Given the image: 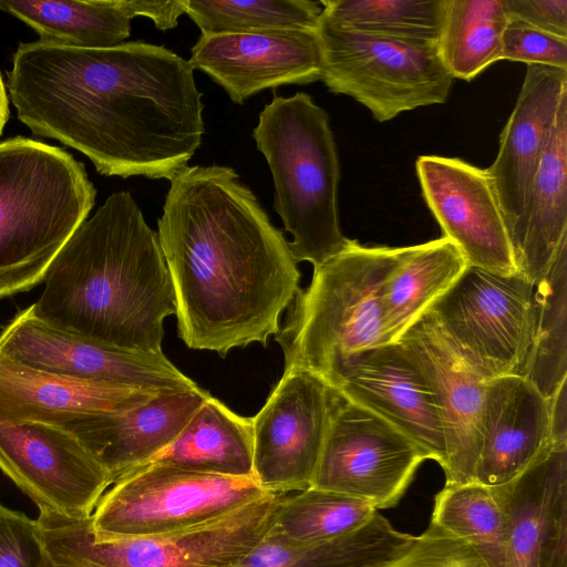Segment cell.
<instances>
[{
	"label": "cell",
	"instance_id": "10",
	"mask_svg": "<svg viewBox=\"0 0 567 567\" xmlns=\"http://www.w3.org/2000/svg\"><path fill=\"white\" fill-rule=\"evenodd\" d=\"M462 361L484 382L527 373L535 285L519 274L467 266L427 310Z\"/></svg>",
	"mask_w": 567,
	"mask_h": 567
},
{
	"label": "cell",
	"instance_id": "20",
	"mask_svg": "<svg viewBox=\"0 0 567 567\" xmlns=\"http://www.w3.org/2000/svg\"><path fill=\"white\" fill-rule=\"evenodd\" d=\"M567 97V70L530 64L516 104L486 168L506 223L511 245L517 237L546 143L561 102Z\"/></svg>",
	"mask_w": 567,
	"mask_h": 567
},
{
	"label": "cell",
	"instance_id": "2",
	"mask_svg": "<svg viewBox=\"0 0 567 567\" xmlns=\"http://www.w3.org/2000/svg\"><path fill=\"white\" fill-rule=\"evenodd\" d=\"M169 183L157 236L179 338L221 357L266 346L300 290L288 241L231 167L187 166Z\"/></svg>",
	"mask_w": 567,
	"mask_h": 567
},
{
	"label": "cell",
	"instance_id": "26",
	"mask_svg": "<svg viewBox=\"0 0 567 567\" xmlns=\"http://www.w3.org/2000/svg\"><path fill=\"white\" fill-rule=\"evenodd\" d=\"M413 539L377 512L359 529L318 543H292L269 529L234 567H386Z\"/></svg>",
	"mask_w": 567,
	"mask_h": 567
},
{
	"label": "cell",
	"instance_id": "1",
	"mask_svg": "<svg viewBox=\"0 0 567 567\" xmlns=\"http://www.w3.org/2000/svg\"><path fill=\"white\" fill-rule=\"evenodd\" d=\"M7 75L18 120L84 154L101 175L171 182L202 144L194 70L163 45L21 42Z\"/></svg>",
	"mask_w": 567,
	"mask_h": 567
},
{
	"label": "cell",
	"instance_id": "32",
	"mask_svg": "<svg viewBox=\"0 0 567 567\" xmlns=\"http://www.w3.org/2000/svg\"><path fill=\"white\" fill-rule=\"evenodd\" d=\"M377 512L365 501L310 486L281 496L270 529L292 543H318L359 529Z\"/></svg>",
	"mask_w": 567,
	"mask_h": 567
},
{
	"label": "cell",
	"instance_id": "19",
	"mask_svg": "<svg viewBox=\"0 0 567 567\" xmlns=\"http://www.w3.org/2000/svg\"><path fill=\"white\" fill-rule=\"evenodd\" d=\"M491 488L506 520L509 567H567V442H550L519 475Z\"/></svg>",
	"mask_w": 567,
	"mask_h": 567
},
{
	"label": "cell",
	"instance_id": "28",
	"mask_svg": "<svg viewBox=\"0 0 567 567\" xmlns=\"http://www.w3.org/2000/svg\"><path fill=\"white\" fill-rule=\"evenodd\" d=\"M0 10L28 24L40 40L64 45L111 48L131 34L122 0H0Z\"/></svg>",
	"mask_w": 567,
	"mask_h": 567
},
{
	"label": "cell",
	"instance_id": "34",
	"mask_svg": "<svg viewBox=\"0 0 567 567\" xmlns=\"http://www.w3.org/2000/svg\"><path fill=\"white\" fill-rule=\"evenodd\" d=\"M321 12L320 2L309 0H188L186 10L204 35L316 29Z\"/></svg>",
	"mask_w": 567,
	"mask_h": 567
},
{
	"label": "cell",
	"instance_id": "37",
	"mask_svg": "<svg viewBox=\"0 0 567 567\" xmlns=\"http://www.w3.org/2000/svg\"><path fill=\"white\" fill-rule=\"evenodd\" d=\"M41 559L37 519L0 502V567H40Z\"/></svg>",
	"mask_w": 567,
	"mask_h": 567
},
{
	"label": "cell",
	"instance_id": "35",
	"mask_svg": "<svg viewBox=\"0 0 567 567\" xmlns=\"http://www.w3.org/2000/svg\"><path fill=\"white\" fill-rule=\"evenodd\" d=\"M386 567H488L464 540L430 522L410 547Z\"/></svg>",
	"mask_w": 567,
	"mask_h": 567
},
{
	"label": "cell",
	"instance_id": "30",
	"mask_svg": "<svg viewBox=\"0 0 567 567\" xmlns=\"http://www.w3.org/2000/svg\"><path fill=\"white\" fill-rule=\"evenodd\" d=\"M431 522L464 540L488 567H509L506 520L489 486L445 485L435 496Z\"/></svg>",
	"mask_w": 567,
	"mask_h": 567
},
{
	"label": "cell",
	"instance_id": "40",
	"mask_svg": "<svg viewBox=\"0 0 567 567\" xmlns=\"http://www.w3.org/2000/svg\"><path fill=\"white\" fill-rule=\"evenodd\" d=\"M566 388L567 379L563 380L555 392L548 398L550 442H567Z\"/></svg>",
	"mask_w": 567,
	"mask_h": 567
},
{
	"label": "cell",
	"instance_id": "4",
	"mask_svg": "<svg viewBox=\"0 0 567 567\" xmlns=\"http://www.w3.org/2000/svg\"><path fill=\"white\" fill-rule=\"evenodd\" d=\"M85 165L32 138L0 141V298L43 282L96 197Z\"/></svg>",
	"mask_w": 567,
	"mask_h": 567
},
{
	"label": "cell",
	"instance_id": "7",
	"mask_svg": "<svg viewBox=\"0 0 567 567\" xmlns=\"http://www.w3.org/2000/svg\"><path fill=\"white\" fill-rule=\"evenodd\" d=\"M284 494L268 493L220 518L156 536L97 538L87 518L39 512L40 567H234L271 528Z\"/></svg>",
	"mask_w": 567,
	"mask_h": 567
},
{
	"label": "cell",
	"instance_id": "9",
	"mask_svg": "<svg viewBox=\"0 0 567 567\" xmlns=\"http://www.w3.org/2000/svg\"><path fill=\"white\" fill-rule=\"evenodd\" d=\"M268 493L254 478L146 463L113 481L91 515V526L102 539L176 533L220 518Z\"/></svg>",
	"mask_w": 567,
	"mask_h": 567
},
{
	"label": "cell",
	"instance_id": "21",
	"mask_svg": "<svg viewBox=\"0 0 567 567\" xmlns=\"http://www.w3.org/2000/svg\"><path fill=\"white\" fill-rule=\"evenodd\" d=\"M550 443L548 399L526 378L504 375L485 384L475 482L505 484Z\"/></svg>",
	"mask_w": 567,
	"mask_h": 567
},
{
	"label": "cell",
	"instance_id": "6",
	"mask_svg": "<svg viewBox=\"0 0 567 567\" xmlns=\"http://www.w3.org/2000/svg\"><path fill=\"white\" fill-rule=\"evenodd\" d=\"M399 247L348 246L320 266L298 291L275 334L285 367L307 370L327 384L352 357L386 344L382 288Z\"/></svg>",
	"mask_w": 567,
	"mask_h": 567
},
{
	"label": "cell",
	"instance_id": "16",
	"mask_svg": "<svg viewBox=\"0 0 567 567\" xmlns=\"http://www.w3.org/2000/svg\"><path fill=\"white\" fill-rule=\"evenodd\" d=\"M188 62L220 85L236 104L267 89L309 84L322 76L316 29L200 34Z\"/></svg>",
	"mask_w": 567,
	"mask_h": 567
},
{
	"label": "cell",
	"instance_id": "36",
	"mask_svg": "<svg viewBox=\"0 0 567 567\" xmlns=\"http://www.w3.org/2000/svg\"><path fill=\"white\" fill-rule=\"evenodd\" d=\"M501 60L567 70V39L509 20L503 34Z\"/></svg>",
	"mask_w": 567,
	"mask_h": 567
},
{
	"label": "cell",
	"instance_id": "27",
	"mask_svg": "<svg viewBox=\"0 0 567 567\" xmlns=\"http://www.w3.org/2000/svg\"><path fill=\"white\" fill-rule=\"evenodd\" d=\"M146 463L168 464L221 476L254 478L251 417L236 414L210 395L178 436Z\"/></svg>",
	"mask_w": 567,
	"mask_h": 567
},
{
	"label": "cell",
	"instance_id": "11",
	"mask_svg": "<svg viewBox=\"0 0 567 567\" xmlns=\"http://www.w3.org/2000/svg\"><path fill=\"white\" fill-rule=\"evenodd\" d=\"M427 454L372 411L331 388L329 422L311 482L371 504L394 507Z\"/></svg>",
	"mask_w": 567,
	"mask_h": 567
},
{
	"label": "cell",
	"instance_id": "29",
	"mask_svg": "<svg viewBox=\"0 0 567 567\" xmlns=\"http://www.w3.org/2000/svg\"><path fill=\"white\" fill-rule=\"evenodd\" d=\"M508 22L503 0H445L436 45L453 79L472 81L501 61Z\"/></svg>",
	"mask_w": 567,
	"mask_h": 567
},
{
	"label": "cell",
	"instance_id": "38",
	"mask_svg": "<svg viewBox=\"0 0 567 567\" xmlns=\"http://www.w3.org/2000/svg\"><path fill=\"white\" fill-rule=\"evenodd\" d=\"M509 20L567 39V0H503Z\"/></svg>",
	"mask_w": 567,
	"mask_h": 567
},
{
	"label": "cell",
	"instance_id": "18",
	"mask_svg": "<svg viewBox=\"0 0 567 567\" xmlns=\"http://www.w3.org/2000/svg\"><path fill=\"white\" fill-rule=\"evenodd\" d=\"M433 394L445 445V485L475 482L485 384L460 358L426 311L398 340Z\"/></svg>",
	"mask_w": 567,
	"mask_h": 567
},
{
	"label": "cell",
	"instance_id": "31",
	"mask_svg": "<svg viewBox=\"0 0 567 567\" xmlns=\"http://www.w3.org/2000/svg\"><path fill=\"white\" fill-rule=\"evenodd\" d=\"M535 334L525 378L548 399L567 379V244L535 285Z\"/></svg>",
	"mask_w": 567,
	"mask_h": 567
},
{
	"label": "cell",
	"instance_id": "33",
	"mask_svg": "<svg viewBox=\"0 0 567 567\" xmlns=\"http://www.w3.org/2000/svg\"><path fill=\"white\" fill-rule=\"evenodd\" d=\"M445 0H321L322 14L358 32L437 42Z\"/></svg>",
	"mask_w": 567,
	"mask_h": 567
},
{
	"label": "cell",
	"instance_id": "24",
	"mask_svg": "<svg viewBox=\"0 0 567 567\" xmlns=\"http://www.w3.org/2000/svg\"><path fill=\"white\" fill-rule=\"evenodd\" d=\"M567 244V97L561 102L512 250L517 274L536 285Z\"/></svg>",
	"mask_w": 567,
	"mask_h": 567
},
{
	"label": "cell",
	"instance_id": "13",
	"mask_svg": "<svg viewBox=\"0 0 567 567\" xmlns=\"http://www.w3.org/2000/svg\"><path fill=\"white\" fill-rule=\"evenodd\" d=\"M0 471L39 508L87 518L113 483L74 433L43 422L0 417Z\"/></svg>",
	"mask_w": 567,
	"mask_h": 567
},
{
	"label": "cell",
	"instance_id": "41",
	"mask_svg": "<svg viewBox=\"0 0 567 567\" xmlns=\"http://www.w3.org/2000/svg\"><path fill=\"white\" fill-rule=\"evenodd\" d=\"M10 117V107H9V95L7 93V86L0 73V136L2 135L4 125L9 121Z\"/></svg>",
	"mask_w": 567,
	"mask_h": 567
},
{
	"label": "cell",
	"instance_id": "22",
	"mask_svg": "<svg viewBox=\"0 0 567 567\" xmlns=\"http://www.w3.org/2000/svg\"><path fill=\"white\" fill-rule=\"evenodd\" d=\"M209 396L200 386L163 392L135 408L94 414L64 427L114 481L166 449Z\"/></svg>",
	"mask_w": 567,
	"mask_h": 567
},
{
	"label": "cell",
	"instance_id": "15",
	"mask_svg": "<svg viewBox=\"0 0 567 567\" xmlns=\"http://www.w3.org/2000/svg\"><path fill=\"white\" fill-rule=\"evenodd\" d=\"M422 196L443 236L468 266L498 275L516 274L506 223L486 168L461 158L419 156Z\"/></svg>",
	"mask_w": 567,
	"mask_h": 567
},
{
	"label": "cell",
	"instance_id": "8",
	"mask_svg": "<svg viewBox=\"0 0 567 567\" xmlns=\"http://www.w3.org/2000/svg\"><path fill=\"white\" fill-rule=\"evenodd\" d=\"M321 81L365 106L380 123L447 100L453 76L436 42L412 41L340 27L322 12L317 23Z\"/></svg>",
	"mask_w": 567,
	"mask_h": 567
},
{
	"label": "cell",
	"instance_id": "17",
	"mask_svg": "<svg viewBox=\"0 0 567 567\" xmlns=\"http://www.w3.org/2000/svg\"><path fill=\"white\" fill-rule=\"evenodd\" d=\"M328 385L388 421L443 468L445 445L433 394L402 343L382 344L352 357Z\"/></svg>",
	"mask_w": 567,
	"mask_h": 567
},
{
	"label": "cell",
	"instance_id": "39",
	"mask_svg": "<svg viewBox=\"0 0 567 567\" xmlns=\"http://www.w3.org/2000/svg\"><path fill=\"white\" fill-rule=\"evenodd\" d=\"M123 6L133 19L143 16L151 19L155 27L162 31L173 29L177 25L178 18L186 13L188 0L171 1H147V0H122Z\"/></svg>",
	"mask_w": 567,
	"mask_h": 567
},
{
	"label": "cell",
	"instance_id": "5",
	"mask_svg": "<svg viewBox=\"0 0 567 567\" xmlns=\"http://www.w3.org/2000/svg\"><path fill=\"white\" fill-rule=\"evenodd\" d=\"M270 168L274 208L292 235L289 250L313 268L349 244L340 228V165L328 113L305 92L275 95L252 130Z\"/></svg>",
	"mask_w": 567,
	"mask_h": 567
},
{
	"label": "cell",
	"instance_id": "3",
	"mask_svg": "<svg viewBox=\"0 0 567 567\" xmlns=\"http://www.w3.org/2000/svg\"><path fill=\"white\" fill-rule=\"evenodd\" d=\"M35 303L45 319L116 348L161 353L176 312L157 233L130 192L111 194L54 257Z\"/></svg>",
	"mask_w": 567,
	"mask_h": 567
},
{
	"label": "cell",
	"instance_id": "25",
	"mask_svg": "<svg viewBox=\"0 0 567 567\" xmlns=\"http://www.w3.org/2000/svg\"><path fill=\"white\" fill-rule=\"evenodd\" d=\"M467 262L447 237L399 247L382 288L384 336L399 338L456 281Z\"/></svg>",
	"mask_w": 567,
	"mask_h": 567
},
{
	"label": "cell",
	"instance_id": "14",
	"mask_svg": "<svg viewBox=\"0 0 567 567\" xmlns=\"http://www.w3.org/2000/svg\"><path fill=\"white\" fill-rule=\"evenodd\" d=\"M331 388L318 375L285 367L251 417L254 480L270 493L311 486L329 422Z\"/></svg>",
	"mask_w": 567,
	"mask_h": 567
},
{
	"label": "cell",
	"instance_id": "12",
	"mask_svg": "<svg viewBox=\"0 0 567 567\" xmlns=\"http://www.w3.org/2000/svg\"><path fill=\"white\" fill-rule=\"evenodd\" d=\"M0 351L32 368L76 380L152 393L199 386L163 352L131 351L100 342L45 319L35 303L3 327Z\"/></svg>",
	"mask_w": 567,
	"mask_h": 567
},
{
	"label": "cell",
	"instance_id": "23",
	"mask_svg": "<svg viewBox=\"0 0 567 567\" xmlns=\"http://www.w3.org/2000/svg\"><path fill=\"white\" fill-rule=\"evenodd\" d=\"M156 394L50 373L0 351V417L9 422L68 426L94 414L135 408Z\"/></svg>",
	"mask_w": 567,
	"mask_h": 567
}]
</instances>
